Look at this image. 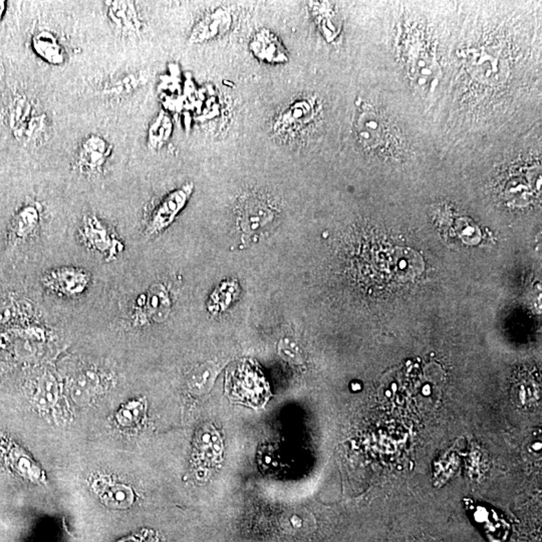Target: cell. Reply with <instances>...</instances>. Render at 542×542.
<instances>
[{"instance_id":"cell-4","label":"cell","mask_w":542,"mask_h":542,"mask_svg":"<svg viewBox=\"0 0 542 542\" xmlns=\"http://www.w3.org/2000/svg\"><path fill=\"white\" fill-rule=\"evenodd\" d=\"M113 147L102 136L89 135L83 139L77 153L76 164L81 173L102 172L103 165L111 156Z\"/></svg>"},{"instance_id":"cell-20","label":"cell","mask_w":542,"mask_h":542,"mask_svg":"<svg viewBox=\"0 0 542 542\" xmlns=\"http://www.w3.org/2000/svg\"><path fill=\"white\" fill-rule=\"evenodd\" d=\"M279 352L284 360L292 363H301V354L294 341L284 339L279 343Z\"/></svg>"},{"instance_id":"cell-13","label":"cell","mask_w":542,"mask_h":542,"mask_svg":"<svg viewBox=\"0 0 542 542\" xmlns=\"http://www.w3.org/2000/svg\"><path fill=\"white\" fill-rule=\"evenodd\" d=\"M39 210L35 205H28L15 218V231L19 237H24L34 232L39 226Z\"/></svg>"},{"instance_id":"cell-12","label":"cell","mask_w":542,"mask_h":542,"mask_svg":"<svg viewBox=\"0 0 542 542\" xmlns=\"http://www.w3.org/2000/svg\"><path fill=\"white\" fill-rule=\"evenodd\" d=\"M98 376L94 372H83L74 379L72 383V397L78 404H87L97 393L99 388Z\"/></svg>"},{"instance_id":"cell-6","label":"cell","mask_w":542,"mask_h":542,"mask_svg":"<svg viewBox=\"0 0 542 542\" xmlns=\"http://www.w3.org/2000/svg\"><path fill=\"white\" fill-rule=\"evenodd\" d=\"M105 3L108 19L119 34L132 35L140 30V19L134 2L106 1Z\"/></svg>"},{"instance_id":"cell-16","label":"cell","mask_w":542,"mask_h":542,"mask_svg":"<svg viewBox=\"0 0 542 542\" xmlns=\"http://www.w3.org/2000/svg\"><path fill=\"white\" fill-rule=\"evenodd\" d=\"M145 414V404L143 401H131L126 404L117 413V421L122 426L129 427L138 424Z\"/></svg>"},{"instance_id":"cell-7","label":"cell","mask_w":542,"mask_h":542,"mask_svg":"<svg viewBox=\"0 0 542 542\" xmlns=\"http://www.w3.org/2000/svg\"><path fill=\"white\" fill-rule=\"evenodd\" d=\"M141 306H143L145 314L151 321L156 323L164 321L169 316L171 308L169 294L165 286L162 284L152 286Z\"/></svg>"},{"instance_id":"cell-10","label":"cell","mask_w":542,"mask_h":542,"mask_svg":"<svg viewBox=\"0 0 542 542\" xmlns=\"http://www.w3.org/2000/svg\"><path fill=\"white\" fill-rule=\"evenodd\" d=\"M230 23V17L226 12H216L207 15L200 23L196 24L192 34H190L191 43H199L206 41L213 35L223 32V28H227Z\"/></svg>"},{"instance_id":"cell-11","label":"cell","mask_w":542,"mask_h":542,"mask_svg":"<svg viewBox=\"0 0 542 542\" xmlns=\"http://www.w3.org/2000/svg\"><path fill=\"white\" fill-rule=\"evenodd\" d=\"M134 492L124 484H106L100 490V498L110 508L127 509L134 503Z\"/></svg>"},{"instance_id":"cell-18","label":"cell","mask_w":542,"mask_h":542,"mask_svg":"<svg viewBox=\"0 0 542 542\" xmlns=\"http://www.w3.org/2000/svg\"><path fill=\"white\" fill-rule=\"evenodd\" d=\"M138 83L139 79L137 78V76L130 74V76H126L124 78L114 81L110 87H107L106 92L109 94H114V96L128 94V92L135 90Z\"/></svg>"},{"instance_id":"cell-15","label":"cell","mask_w":542,"mask_h":542,"mask_svg":"<svg viewBox=\"0 0 542 542\" xmlns=\"http://www.w3.org/2000/svg\"><path fill=\"white\" fill-rule=\"evenodd\" d=\"M59 398V385L54 377L50 374H43L39 380L37 399L39 404L46 409L54 406Z\"/></svg>"},{"instance_id":"cell-1","label":"cell","mask_w":542,"mask_h":542,"mask_svg":"<svg viewBox=\"0 0 542 542\" xmlns=\"http://www.w3.org/2000/svg\"><path fill=\"white\" fill-rule=\"evenodd\" d=\"M225 390L229 398L250 406H261L270 397V385L253 361H240L228 370Z\"/></svg>"},{"instance_id":"cell-14","label":"cell","mask_w":542,"mask_h":542,"mask_svg":"<svg viewBox=\"0 0 542 542\" xmlns=\"http://www.w3.org/2000/svg\"><path fill=\"white\" fill-rule=\"evenodd\" d=\"M214 380V369L207 365L196 369L188 378V388L191 393L202 395L212 387Z\"/></svg>"},{"instance_id":"cell-8","label":"cell","mask_w":542,"mask_h":542,"mask_svg":"<svg viewBox=\"0 0 542 542\" xmlns=\"http://www.w3.org/2000/svg\"><path fill=\"white\" fill-rule=\"evenodd\" d=\"M32 48L35 54H39L43 61L50 65L59 66L65 61L63 46L59 43L56 35L48 30H43L34 35L32 39Z\"/></svg>"},{"instance_id":"cell-21","label":"cell","mask_w":542,"mask_h":542,"mask_svg":"<svg viewBox=\"0 0 542 542\" xmlns=\"http://www.w3.org/2000/svg\"><path fill=\"white\" fill-rule=\"evenodd\" d=\"M4 10H6V2L0 1V19H1L2 15H3Z\"/></svg>"},{"instance_id":"cell-9","label":"cell","mask_w":542,"mask_h":542,"mask_svg":"<svg viewBox=\"0 0 542 542\" xmlns=\"http://www.w3.org/2000/svg\"><path fill=\"white\" fill-rule=\"evenodd\" d=\"M251 48L259 59L270 63H281L288 59L279 39L268 30H262L253 37Z\"/></svg>"},{"instance_id":"cell-5","label":"cell","mask_w":542,"mask_h":542,"mask_svg":"<svg viewBox=\"0 0 542 542\" xmlns=\"http://www.w3.org/2000/svg\"><path fill=\"white\" fill-rule=\"evenodd\" d=\"M81 234L88 245L109 259L116 257L123 249V244L96 216H87L83 219Z\"/></svg>"},{"instance_id":"cell-19","label":"cell","mask_w":542,"mask_h":542,"mask_svg":"<svg viewBox=\"0 0 542 542\" xmlns=\"http://www.w3.org/2000/svg\"><path fill=\"white\" fill-rule=\"evenodd\" d=\"M271 218L272 215H270V211L264 207H252L249 209L248 215L245 216L246 224L251 230L264 225V220H270Z\"/></svg>"},{"instance_id":"cell-2","label":"cell","mask_w":542,"mask_h":542,"mask_svg":"<svg viewBox=\"0 0 542 542\" xmlns=\"http://www.w3.org/2000/svg\"><path fill=\"white\" fill-rule=\"evenodd\" d=\"M193 189L192 183H187L184 186L166 196L154 211L148 223L147 234L150 237L158 234L171 225L188 202L189 198L192 195Z\"/></svg>"},{"instance_id":"cell-3","label":"cell","mask_w":542,"mask_h":542,"mask_svg":"<svg viewBox=\"0 0 542 542\" xmlns=\"http://www.w3.org/2000/svg\"><path fill=\"white\" fill-rule=\"evenodd\" d=\"M90 281L89 273L76 268H57L46 273L43 277L45 288L66 297H77L83 294Z\"/></svg>"},{"instance_id":"cell-22","label":"cell","mask_w":542,"mask_h":542,"mask_svg":"<svg viewBox=\"0 0 542 542\" xmlns=\"http://www.w3.org/2000/svg\"><path fill=\"white\" fill-rule=\"evenodd\" d=\"M418 542H426V541H418Z\"/></svg>"},{"instance_id":"cell-17","label":"cell","mask_w":542,"mask_h":542,"mask_svg":"<svg viewBox=\"0 0 542 542\" xmlns=\"http://www.w3.org/2000/svg\"><path fill=\"white\" fill-rule=\"evenodd\" d=\"M170 130H171V123H170L169 119L167 118L166 114H161L158 120H156L150 129V143L157 146L158 144L168 138Z\"/></svg>"}]
</instances>
